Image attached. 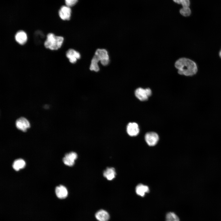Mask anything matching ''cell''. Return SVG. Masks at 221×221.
I'll list each match as a JSON object with an SVG mask.
<instances>
[{
  "label": "cell",
  "instance_id": "8",
  "mask_svg": "<svg viewBox=\"0 0 221 221\" xmlns=\"http://www.w3.org/2000/svg\"><path fill=\"white\" fill-rule=\"evenodd\" d=\"M66 56L71 63L75 64L80 58L81 55L78 52L74 49H70L67 51Z\"/></svg>",
  "mask_w": 221,
  "mask_h": 221
},
{
  "label": "cell",
  "instance_id": "1",
  "mask_svg": "<svg viewBox=\"0 0 221 221\" xmlns=\"http://www.w3.org/2000/svg\"><path fill=\"white\" fill-rule=\"evenodd\" d=\"M175 66L178 69L179 74L187 76L194 75L197 70L196 63L185 58H181L177 60L175 63Z\"/></svg>",
  "mask_w": 221,
  "mask_h": 221
},
{
  "label": "cell",
  "instance_id": "9",
  "mask_svg": "<svg viewBox=\"0 0 221 221\" xmlns=\"http://www.w3.org/2000/svg\"><path fill=\"white\" fill-rule=\"evenodd\" d=\"M71 10L70 8L66 6H62L59 11L60 17L64 20H70L71 16Z\"/></svg>",
  "mask_w": 221,
  "mask_h": 221
},
{
  "label": "cell",
  "instance_id": "11",
  "mask_svg": "<svg viewBox=\"0 0 221 221\" xmlns=\"http://www.w3.org/2000/svg\"><path fill=\"white\" fill-rule=\"evenodd\" d=\"M15 39L19 44L23 45L26 42L27 40V34L23 30H19L15 34Z\"/></svg>",
  "mask_w": 221,
  "mask_h": 221
},
{
  "label": "cell",
  "instance_id": "2",
  "mask_svg": "<svg viewBox=\"0 0 221 221\" xmlns=\"http://www.w3.org/2000/svg\"><path fill=\"white\" fill-rule=\"evenodd\" d=\"M64 38L60 36H56L53 33H48L44 43L45 47L50 50H57L61 48Z\"/></svg>",
  "mask_w": 221,
  "mask_h": 221
},
{
  "label": "cell",
  "instance_id": "12",
  "mask_svg": "<svg viewBox=\"0 0 221 221\" xmlns=\"http://www.w3.org/2000/svg\"><path fill=\"white\" fill-rule=\"evenodd\" d=\"M55 193L57 196L60 199L66 198L68 195L67 189L62 185H60L56 188Z\"/></svg>",
  "mask_w": 221,
  "mask_h": 221
},
{
  "label": "cell",
  "instance_id": "15",
  "mask_svg": "<svg viewBox=\"0 0 221 221\" xmlns=\"http://www.w3.org/2000/svg\"><path fill=\"white\" fill-rule=\"evenodd\" d=\"M149 191L148 187L142 184H138L136 188V192L137 194L141 196H144L145 193L149 192Z\"/></svg>",
  "mask_w": 221,
  "mask_h": 221
},
{
  "label": "cell",
  "instance_id": "10",
  "mask_svg": "<svg viewBox=\"0 0 221 221\" xmlns=\"http://www.w3.org/2000/svg\"><path fill=\"white\" fill-rule=\"evenodd\" d=\"M126 131L128 134L131 136H137L139 132L138 124L134 122L129 123L127 126Z\"/></svg>",
  "mask_w": 221,
  "mask_h": 221
},
{
  "label": "cell",
  "instance_id": "3",
  "mask_svg": "<svg viewBox=\"0 0 221 221\" xmlns=\"http://www.w3.org/2000/svg\"><path fill=\"white\" fill-rule=\"evenodd\" d=\"M99 62L103 66L108 65L110 59L107 51L105 49L98 48L95 51L94 55Z\"/></svg>",
  "mask_w": 221,
  "mask_h": 221
},
{
  "label": "cell",
  "instance_id": "7",
  "mask_svg": "<svg viewBox=\"0 0 221 221\" xmlns=\"http://www.w3.org/2000/svg\"><path fill=\"white\" fill-rule=\"evenodd\" d=\"M16 126L19 130L25 132L30 127V124L28 120L24 117L18 118L16 122Z\"/></svg>",
  "mask_w": 221,
  "mask_h": 221
},
{
  "label": "cell",
  "instance_id": "5",
  "mask_svg": "<svg viewBox=\"0 0 221 221\" xmlns=\"http://www.w3.org/2000/svg\"><path fill=\"white\" fill-rule=\"evenodd\" d=\"M77 158V153L75 152H71L65 155L63 159V161L66 165L72 166L74 164L75 161Z\"/></svg>",
  "mask_w": 221,
  "mask_h": 221
},
{
  "label": "cell",
  "instance_id": "6",
  "mask_svg": "<svg viewBox=\"0 0 221 221\" xmlns=\"http://www.w3.org/2000/svg\"><path fill=\"white\" fill-rule=\"evenodd\" d=\"M145 139L147 144L150 146L156 145L159 140V136L157 134L154 132H149L145 135Z\"/></svg>",
  "mask_w": 221,
  "mask_h": 221
},
{
  "label": "cell",
  "instance_id": "13",
  "mask_svg": "<svg viewBox=\"0 0 221 221\" xmlns=\"http://www.w3.org/2000/svg\"><path fill=\"white\" fill-rule=\"evenodd\" d=\"M95 217L99 221H108L110 218L108 213L106 211L101 209L97 211Z\"/></svg>",
  "mask_w": 221,
  "mask_h": 221
},
{
  "label": "cell",
  "instance_id": "20",
  "mask_svg": "<svg viewBox=\"0 0 221 221\" xmlns=\"http://www.w3.org/2000/svg\"><path fill=\"white\" fill-rule=\"evenodd\" d=\"M175 3L181 4L182 7H189L190 5V0H173Z\"/></svg>",
  "mask_w": 221,
  "mask_h": 221
},
{
  "label": "cell",
  "instance_id": "4",
  "mask_svg": "<svg viewBox=\"0 0 221 221\" xmlns=\"http://www.w3.org/2000/svg\"><path fill=\"white\" fill-rule=\"evenodd\" d=\"M152 92L149 88L144 89L141 87L137 88L135 91V95L136 97L141 101L147 100L151 95Z\"/></svg>",
  "mask_w": 221,
  "mask_h": 221
},
{
  "label": "cell",
  "instance_id": "21",
  "mask_svg": "<svg viewBox=\"0 0 221 221\" xmlns=\"http://www.w3.org/2000/svg\"><path fill=\"white\" fill-rule=\"evenodd\" d=\"M66 6L71 7L75 5L78 1V0H65Z\"/></svg>",
  "mask_w": 221,
  "mask_h": 221
},
{
  "label": "cell",
  "instance_id": "19",
  "mask_svg": "<svg viewBox=\"0 0 221 221\" xmlns=\"http://www.w3.org/2000/svg\"><path fill=\"white\" fill-rule=\"evenodd\" d=\"M180 14L184 17H188L191 13V11L189 7H182L179 10Z\"/></svg>",
  "mask_w": 221,
  "mask_h": 221
},
{
  "label": "cell",
  "instance_id": "14",
  "mask_svg": "<svg viewBox=\"0 0 221 221\" xmlns=\"http://www.w3.org/2000/svg\"><path fill=\"white\" fill-rule=\"evenodd\" d=\"M116 173L115 169L113 168H107L103 172V176L107 180H111L115 177Z\"/></svg>",
  "mask_w": 221,
  "mask_h": 221
},
{
  "label": "cell",
  "instance_id": "16",
  "mask_svg": "<svg viewBox=\"0 0 221 221\" xmlns=\"http://www.w3.org/2000/svg\"><path fill=\"white\" fill-rule=\"evenodd\" d=\"M25 165V161L21 159L15 160L13 163L12 166L14 170L18 171L20 169L24 168Z\"/></svg>",
  "mask_w": 221,
  "mask_h": 221
},
{
  "label": "cell",
  "instance_id": "22",
  "mask_svg": "<svg viewBox=\"0 0 221 221\" xmlns=\"http://www.w3.org/2000/svg\"><path fill=\"white\" fill-rule=\"evenodd\" d=\"M219 54V56L221 58V51H220Z\"/></svg>",
  "mask_w": 221,
  "mask_h": 221
},
{
  "label": "cell",
  "instance_id": "17",
  "mask_svg": "<svg viewBox=\"0 0 221 221\" xmlns=\"http://www.w3.org/2000/svg\"><path fill=\"white\" fill-rule=\"evenodd\" d=\"M99 62L96 57L95 56H94L91 61V63L89 68L90 70L95 72H98L100 69L98 65Z\"/></svg>",
  "mask_w": 221,
  "mask_h": 221
},
{
  "label": "cell",
  "instance_id": "18",
  "mask_svg": "<svg viewBox=\"0 0 221 221\" xmlns=\"http://www.w3.org/2000/svg\"><path fill=\"white\" fill-rule=\"evenodd\" d=\"M166 221H180L177 215L173 212L168 213L166 216Z\"/></svg>",
  "mask_w": 221,
  "mask_h": 221
}]
</instances>
